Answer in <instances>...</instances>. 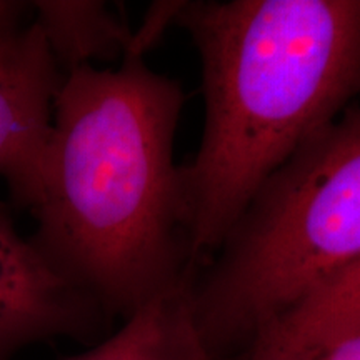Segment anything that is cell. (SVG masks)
Here are the masks:
<instances>
[{
	"label": "cell",
	"mask_w": 360,
	"mask_h": 360,
	"mask_svg": "<svg viewBox=\"0 0 360 360\" xmlns=\"http://www.w3.org/2000/svg\"><path fill=\"white\" fill-rule=\"evenodd\" d=\"M65 360H215L192 304L191 281L141 305L114 335Z\"/></svg>",
	"instance_id": "52a82bcc"
},
{
	"label": "cell",
	"mask_w": 360,
	"mask_h": 360,
	"mask_svg": "<svg viewBox=\"0 0 360 360\" xmlns=\"http://www.w3.org/2000/svg\"><path fill=\"white\" fill-rule=\"evenodd\" d=\"M30 6L0 2V177L12 204L30 209L40 157L64 74L49 51Z\"/></svg>",
	"instance_id": "277c9868"
},
{
	"label": "cell",
	"mask_w": 360,
	"mask_h": 360,
	"mask_svg": "<svg viewBox=\"0 0 360 360\" xmlns=\"http://www.w3.org/2000/svg\"><path fill=\"white\" fill-rule=\"evenodd\" d=\"M360 260V107L270 177L192 283L215 357L254 342L305 295Z\"/></svg>",
	"instance_id": "3957f363"
},
{
	"label": "cell",
	"mask_w": 360,
	"mask_h": 360,
	"mask_svg": "<svg viewBox=\"0 0 360 360\" xmlns=\"http://www.w3.org/2000/svg\"><path fill=\"white\" fill-rule=\"evenodd\" d=\"M297 360H360V332Z\"/></svg>",
	"instance_id": "30bf717a"
},
{
	"label": "cell",
	"mask_w": 360,
	"mask_h": 360,
	"mask_svg": "<svg viewBox=\"0 0 360 360\" xmlns=\"http://www.w3.org/2000/svg\"><path fill=\"white\" fill-rule=\"evenodd\" d=\"M34 22L62 74L127 52L132 32L103 2H34Z\"/></svg>",
	"instance_id": "ba28073f"
},
{
	"label": "cell",
	"mask_w": 360,
	"mask_h": 360,
	"mask_svg": "<svg viewBox=\"0 0 360 360\" xmlns=\"http://www.w3.org/2000/svg\"><path fill=\"white\" fill-rule=\"evenodd\" d=\"M102 314L22 236L11 209L0 204V360L57 337L92 335Z\"/></svg>",
	"instance_id": "5b68a950"
},
{
	"label": "cell",
	"mask_w": 360,
	"mask_h": 360,
	"mask_svg": "<svg viewBox=\"0 0 360 360\" xmlns=\"http://www.w3.org/2000/svg\"><path fill=\"white\" fill-rule=\"evenodd\" d=\"M184 2H155L143 19L141 29L132 32L127 52L124 57L143 58V53L150 51L152 45L157 42L162 32L167 29L170 22H177L179 12Z\"/></svg>",
	"instance_id": "9c48e42d"
},
{
	"label": "cell",
	"mask_w": 360,
	"mask_h": 360,
	"mask_svg": "<svg viewBox=\"0 0 360 360\" xmlns=\"http://www.w3.org/2000/svg\"><path fill=\"white\" fill-rule=\"evenodd\" d=\"M360 332V260L255 337L247 360H297Z\"/></svg>",
	"instance_id": "8992f818"
},
{
	"label": "cell",
	"mask_w": 360,
	"mask_h": 360,
	"mask_svg": "<svg viewBox=\"0 0 360 360\" xmlns=\"http://www.w3.org/2000/svg\"><path fill=\"white\" fill-rule=\"evenodd\" d=\"M182 105L179 84L137 57L67 72L53 101L30 240L105 314L127 319L188 277Z\"/></svg>",
	"instance_id": "6da1fadb"
},
{
	"label": "cell",
	"mask_w": 360,
	"mask_h": 360,
	"mask_svg": "<svg viewBox=\"0 0 360 360\" xmlns=\"http://www.w3.org/2000/svg\"><path fill=\"white\" fill-rule=\"evenodd\" d=\"M205 124L182 175L188 264L210 260L264 184L360 94V0L184 2Z\"/></svg>",
	"instance_id": "7a4b0ae2"
}]
</instances>
